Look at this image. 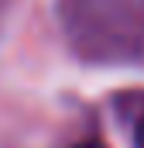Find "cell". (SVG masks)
I'll list each match as a JSON object with an SVG mask.
<instances>
[{"label":"cell","instance_id":"cell-1","mask_svg":"<svg viewBox=\"0 0 144 148\" xmlns=\"http://www.w3.org/2000/svg\"><path fill=\"white\" fill-rule=\"evenodd\" d=\"M134 145L144 148V117H141V124H137V131H134Z\"/></svg>","mask_w":144,"mask_h":148},{"label":"cell","instance_id":"cell-2","mask_svg":"<svg viewBox=\"0 0 144 148\" xmlns=\"http://www.w3.org/2000/svg\"><path fill=\"white\" fill-rule=\"evenodd\" d=\"M75 148H107V145H100V141H82V145H75Z\"/></svg>","mask_w":144,"mask_h":148}]
</instances>
